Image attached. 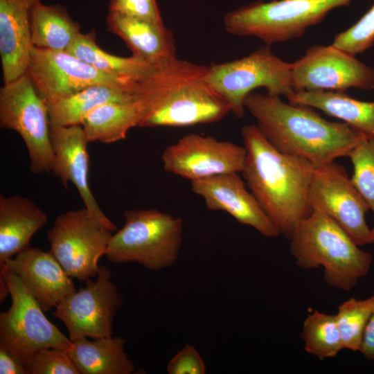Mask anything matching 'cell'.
<instances>
[{
    "mask_svg": "<svg viewBox=\"0 0 374 374\" xmlns=\"http://www.w3.org/2000/svg\"><path fill=\"white\" fill-rule=\"evenodd\" d=\"M246 185L238 172H231L193 181L191 190L204 199L208 210L226 212L267 238L279 236L278 229Z\"/></svg>",
    "mask_w": 374,
    "mask_h": 374,
    "instance_id": "obj_17",
    "label": "cell"
},
{
    "mask_svg": "<svg viewBox=\"0 0 374 374\" xmlns=\"http://www.w3.org/2000/svg\"><path fill=\"white\" fill-rule=\"evenodd\" d=\"M301 337L305 350L320 360L336 357L344 349L335 315L317 310L303 321Z\"/></svg>",
    "mask_w": 374,
    "mask_h": 374,
    "instance_id": "obj_28",
    "label": "cell"
},
{
    "mask_svg": "<svg viewBox=\"0 0 374 374\" xmlns=\"http://www.w3.org/2000/svg\"><path fill=\"white\" fill-rule=\"evenodd\" d=\"M245 157L244 146L191 133L166 147L161 161L166 172L193 181L217 175L241 172Z\"/></svg>",
    "mask_w": 374,
    "mask_h": 374,
    "instance_id": "obj_15",
    "label": "cell"
},
{
    "mask_svg": "<svg viewBox=\"0 0 374 374\" xmlns=\"http://www.w3.org/2000/svg\"><path fill=\"white\" fill-rule=\"evenodd\" d=\"M241 134L246 184L280 235L290 239L312 211L309 191L314 163L279 152L255 124L244 125Z\"/></svg>",
    "mask_w": 374,
    "mask_h": 374,
    "instance_id": "obj_1",
    "label": "cell"
},
{
    "mask_svg": "<svg viewBox=\"0 0 374 374\" xmlns=\"http://www.w3.org/2000/svg\"><path fill=\"white\" fill-rule=\"evenodd\" d=\"M48 107L26 73L0 89V126L17 132L28 150L30 170L51 172L53 162Z\"/></svg>",
    "mask_w": 374,
    "mask_h": 374,
    "instance_id": "obj_9",
    "label": "cell"
},
{
    "mask_svg": "<svg viewBox=\"0 0 374 374\" xmlns=\"http://www.w3.org/2000/svg\"><path fill=\"white\" fill-rule=\"evenodd\" d=\"M166 369L169 374H204L206 365L196 348L186 344L169 360Z\"/></svg>",
    "mask_w": 374,
    "mask_h": 374,
    "instance_id": "obj_34",
    "label": "cell"
},
{
    "mask_svg": "<svg viewBox=\"0 0 374 374\" xmlns=\"http://www.w3.org/2000/svg\"><path fill=\"white\" fill-rule=\"evenodd\" d=\"M153 108L152 98L143 93L133 101L107 104L93 109L81 125L89 142L112 143L125 139L128 131L139 127Z\"/></svg>",
    "mask_w": 374,
    "mask_h": 374,
    "instance_id": "obj_23",
    "label": "cell"
},
{
    "mask_svg": "<svg viewBox=\"0 0 374 374\" xmlns=\"http://www.w3.org/2000/svg\"><path fill=\"white\" fill-rule=\"evenodd\" d=\"M41 0H0V55L3 84L26 73L32 44L30 13Z\"/></svg>",
    "mask_w": 374,
    "mask_h": 374,
    "instance_id": "obj_19",
    "label": "cell"
},
{
    "mask_svg": "<svg viewBox=\"0 0 374 374\" xmlns=\"http://www.w3.org/2000/svg\"><path fill=\"white\" fill-rule=\"evenodd\" d=\"M287 100L293 104L320 109L366 137L374 139V101L359 100L335 91H296Z\"/></svg>",
    "mask_w": 374,
    "mask_h": 374,
    "instance_id": "obj_25",
    "label": "cell"
},
{
    "mask_svg": "<svg viewBox=\"0 0 374 374\" xmlns=\"http://www.w3.org/2000/svg\"><path fill=\"white\" fill-rule=\"evenodd\" d=\"M112 232L84 207L58 215L48 230L50 251L72 278L96 277Z\"/></svg>",
    "mask_w": 374,
    "mask_h": 374,
    "instance_id": "obj_10",
    "label": "cell"
},
{
    "mask_svg": "<svg viewBox=\"0 0 374 374\" xmlns=\"http://www.w3.org/2000/svg\"><path fill=\"white\" fill-rule=\"evenodd\" d=\"M292 63L276 56L269 45L240 59L208 67L206 79L213 91L239 118L245 112L247 96L256 88L266 89L268 95L290 97Z\"/></svg>",
    "mask_w": 374,
    "mask_h": 374,
    "instance_id": "obj_8",
    "label": "cell"
},
{
    "mask_svg": "<svg viewBox=\"0 0 374 374\" xmlns=\"http://www.w3.org/2000/svg\"><path fill=\"white\" fill-rule=\"evenodd\" d=\"M371 241L372 243H374V226L372 229H371Z\"/></svg>",
    "mask_w": 374,
    "mask_h": 374,
    "instance_id": "obj_37",
    "label": "cell"
},
{
    "mask_svg": "<svg viewBox=\"0 0 374 374\" xmlns=\"http://www.w3.org/2000/svg\"><path fill=\"white\" fill-rule=\"evenodd\" d=\"M291 78L294 92L374 89V68L332 45L309 48L292 63Z\"/></svg>",
    "mask_w": 374,
    "mask_h": 374,
    "instance_id": "obj_13",
    "label": "cell"
},
{
    "mask_svg": "<svg viewBox=\"0 0 374 374\" xmlns=\"http://www.w3.org/2000/svg\"><path fill=\"white\" fill-rule=\"evenodd\" d=\"M26 73L46 104L69 97L96 84H127L134 80L98 70L66 51L32 46Z\"/></svg>",
    "mask_w": 374,
    "mask_h": 374,
    "instance_id": "obj_14",
    "label": "cell"
},
{
    "mask_svg": "<svg viewBox=\"0 0 374 374\" xmlns=\"http://www.w3.org/2000/svg\"><path fill=\"white\" fill-rule=\"evenodd\" d=\"M123 226L112 235L105 256L114 263L137 262L151 270L173 265L183 242V221L158 209L124 212Z\"/></svg>",
    "mask_w": 374,
    "mask_h": 374,
    "instance_id": "obj_5",
    "label": "cell"
},
{
    "mask_svg": "<svg viewBox=\"0 0 374 374\" xmlns=\"http://www.w3.org/2000/svg\"><path fill=\"white\" fill-rule=\"evenodd\" d=\"M48 222V215L31 199L0 195V271L6 261L29 247L32 237Z\"/></svg>",
    "mask_w": 374,
    "mask_h": 374,
    "instance_id": "obj_20",
    "label": "cell"
},
{
    "mask_svg": "<svg viewBox=\"0 0 374 374\" xmlns=\"http://www.w3.org/2000/svg\"><path fill=\"white\" fill-rule=\"evenodd\" d=\"M4 267L19 278L44 312L76 291L73 278L50 251L29 246L8 260Z\"/></svg>",
    "mask_w": 374,
    "mask_h": 374,
    "instance_id": "obj_18",
    "label": "cell"
},
{
    "mask_svg": "<svg viewBox=\"0 0 374 374\" xmlns=\"http://www.w3.org/2000/svg\"><path fill=\"white\" fill-rule=\"evenodd\" d=\"M289 240L296 264L305 269L322 267L330 287L348 292L371 269L372 255L320 210L312 208Z\"/></svg>",
    "mask_w": 374,
    "mask_h": 374,
    "instance_id": "obj_4",
    "label": "cell"
},
{
    "mask_svg": "<svg viewBox=\"0 0 374 374\" xmlns=\"http://www.w3.org/2000/svg\"><path fill=\"white\" fill-rule=\"evenodd\" d=\"M125 344L120 336L93 340L84 337L72 342L69 353L80 374H131L135 365Z\"/></svg>",
    "mask_w": 374,
    "mask_h": 374,
    "instance_id": "obj_24",
    "label": "cell"
},
{
    "mask_svg": "<svg viewBox=\"0 0 374 374\" xmlns=\"http://www.w3.org/2000/svg\"><path fill=\"white\" fill-rule=\"evenodd\" d=\"M351 0H261L227 12L223 23L230 34L257 37L267 45L302 36L332 10Z\"/></svg>",
    "mask_w": 374,
    "mask_h": 374,
    "instance_id": "obj_6",
    "label": "cell"
},
{
    "mask_svg": "<svg viewBox=\"0 0 374 374\" xmlns=\"http://www.w3.org/2000/svg\"><path fill=\"white\" fill-rule=\"evenodd\" d=\"M106 24L107 30L121 37L132 55L151 65L176 56L173 36L164 24L111 12Z\"/></svg>",
    "mask_w": 374,
    "mask_h": 374,
    "instance_id": "obj_21",
    "label": "cell"
},
{
    "mask_svg": "<svg viewBox=\"0 0 374 374\" xmlns=\"http://www.w3.org/2000/svg\"><path fill=\"white\" fill-rule=\"evenodd\" d=\"M50 136L53 152L51 172L65 188L69 181L71 182L92 216L112 232L116 231V225L103 212L90 189L87 150L89 141L82 125L51 124Z\"/></svg>",
    "mask_w": 374,
    "mask_h": 374,
    "instance_id": "obj_16",
    "label": "cell"
},
{
    "mask_svg": "<svg viewBox=\"0 0 374 374\" xmlns=\"http://www.w3.org/2000/svg\"><path fill=\"white\" fill-rule=\"evenodd\" d=\"M373 44L374 0L371 8L354 25L335 36L332 45L355 55Z\"/></svg>",
    "mask_w": 374,
    "mask_h": 374,
    "instance_id": "obj_31",
    "label": "cell"
},
{
    "mask_svg": "<svg viewBox=\"0 0 374 374\" xmlns=\"http://www.w3.org/2000/svg\"><path fill=\"white\" fill-rule=\"evenodd\" d=\"M11 296L9 309L0 313V344L25 365L40 350L69 349L72 341L44 314L19 278L7 267L0 271V299Z\"/></svg>",
    "mask_w": 374,
    "mask_h": 374,
    "instance_id": "obj_7",
    "label": "cell"
},
{
    "mask_svg": "<svg viewBox=\"0 0 374 374\" xmlns=\"http://www.w3.org/2000/svg\"><path fill=\"white\" fill-rule=\"evenodd\" d=\"M353 172L351 180L374 212V139L366 138L350 151Z\"/></svg>",
    "mask_w": 374,
    "mask_h": 374,
    "instance_id": "obj_30",
    "label": "cell"
},
{
    "mask_svg": "<svg viewBox=\"0 0 374 374\" xmlns=\"http://www.w3.org/2000/svg\"><path fill=\"white\" fill-rule=\"evenodd\" d=\"M25 364L8 348L0 344V374H27Z\"/></svg>",
    "mask_w": 374,
    "mask_h": 374,
    "instance_id": "obj_35",
    "label": "cell"
},
{
    "mask_svg": "<svg viewBox=\"0 0 374 374\" xmlns=\"http://www.w3.org/2000/svg\"><path fill=\"white\" fill-rule=\"evenodd\" d=\"M96 32L80 33L66 52L98 70L118 77L141 80L152 71L153 65L134 55L128 57L112 55L96 42Z\"/></svg>",
    "mask_w": 374,
    "mask_h": 374,
    "instance_id": "obj_27",
    "label": "cell"
},
{
    "mask_svg": "<svg viewBox=\"0 0 374 374\" xmlns=\"http://www.w3.org/2000/svg\"><path fill=\"white\" fill-rule=\"evenodd\" d=\"M29 374H80L69 349L46 348L39 350L26 364Z\"/></svg>",
    "mask_w": 374,
    "mask_h": 374,
    "instance_id": "obj_32",
    "label": "cell"
},
{
    "mask_svg": "<svg viewBox=\"0 0 374 374\" xmlns=\"http://www.w3.org/2000/svg\"><path fill=\"white\" fill-rule=\"evenodd\" d=\"M111 276L106 266H100L96 280L87 279L84 287L55 308L53 315L65 325L72 342L84 337L113 336L114 319L123 304V296Z\"/></svg>",
    "mask_w": 374,
    "mask_h": 374,
    "instance_id": "obj_11",
    "label": "cell"
},
{
    "mask_svg": "<svg viewBox=\"0 0 374 374\" xmlns=\"http://www.w3.org/2000/svg\"><path fill=\"white\" fill-rule=\"evenodd\" d=\"M309 198L312 208L323 212L357 244L372 243L366 221L369 206L343 166L335 161L314 164Z\"/></svg>",
    "mask_w": 374,
    "mask_h": 374,
    "instance_id": "obj_12",
    "label": "cell"
},
{
    "mask_svg": "<svg viewBox=\"0 0 374 374\" xmlns=\"http://www.w3.org/2000/svg\"><path fill=\"white\" fill-rule=\"evenodd\" d=\"M369 361H374V310L366 326L359 351Z\"/></svg>",
    "mask_w": 374,
    "mask_h": 374,
    "instance_id": "obj_36",
    "label": "cell"
},
{
    "mask_svg": "<svg viewBox=\"0 0 374 374\" xmlns=\"http://www.w3.org/2000/svg\"><path fill=\"white\" fill-rule=\"evenodd\" d=\"M81 33L79 24L73 20L60 3H36L30 13L32 46L53 51H67Z\"/></svg>",
    "mask_w": 374,
    "mask_h": 374,
    "instance_id": "obj_26",
    "label": "cell"
},
{
    "mask_svg": "<svg viewBox=\"0 0 374 374\" xmlns=\"http://www.w3.org/2000/svg\"><path fill=\"white\" fill-rule=\"evenodd\" d=\"M374 310V294L364 299L350 298L335 315L344 349L359 351L366 326Z\"/></svg>",
    "mask_w": 374,
    "mask_h": 374,
    "instance_id": "obj_29",
    "label": "cell"
},
{
    "mask_svg": "<svg viewBox=\"0 0 374 374\" xmlns=\"http://www.w3.org/2000/svg\"><path fill=\"white\" fill-rule=\"evenodd\" d=\"M208 67L177 56L153 65L142 80L154 107L139 127H182L213 123L231 112L207 82Z\"/></svg>",
    "mask_w": 374,
    "mask_h": 374,
    "instance_id": "obj_3",
    "label": "cell"
},
{
    "mask_svg": "<svg viewBox=\"0 0 374 374\" xmlns=\"http://www.w3.org/2000/svg\"><path fill=\"white\" fill-rule=\"evenodd\" d=\"M244 105L274 148L314 164L348 156L368 138L344 122L327 121L313 108L285 103L279 96L251 92Z\"/></svg>",
    "mask_w": 374,
    "mask_h": 374,
    "instance_id": "obj_2",
    "label": "cell"
},
{
    "mask_svg": "<svg viewBox=\"0 0 374 374\" xmlns=\"http://www.w3.org/2000/svg\"><path fill=\"white\" fill-rule=\"evenodd\" d=\"M108 12L164 24L156 0H109Z\"/></svg>",
    "mask_w": 374,
    "mask_h": 374,
    "instance_id": "obj_33",
    "label": "cell"
},
{
    "mask_svg": "<svg viewBox=\"0 0 374 374\" xmlns=\"http://www.w3.org/2000/svg\"><path fill=\"white\" fill-rule=\"evenodd\" d=\"M142 93L140 80L127 84H96L69 97L47 104L51 123L58 125L81 124L93 109L107 104L135 100Z\"/></svg>",
    "mask_w": 374,
    "mask_h": 374,
    "instance_id": "obj_22",
    "label": "cell"
}]
</instances>
